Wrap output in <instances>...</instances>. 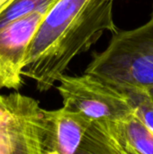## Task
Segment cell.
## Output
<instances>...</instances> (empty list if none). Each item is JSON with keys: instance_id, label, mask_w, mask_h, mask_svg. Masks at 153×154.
Here are the masks:
<instances>
[{"instance_id": "1", "label": "cell", "mask_w": 153, "mask_h": 154, "mask_svg": "<svg viewBox=\"0 0 153 154\" xmlns=\"http://www.w3.org/2000/svg\"><path fill=\"white\" fill-rule=\"evenodd\" d=\"M116 0H57L43 17L26 53L23 75L40 92L50 89L77 56L87 51L114 21Z\"/></svg>"}, {"instance_id": "2", "label": "cell", "mask_w": 153, "mask_h": 154, "mask_svg": "<svg viewBox=\"0 0 153 154\" xmlns=\"http://www.w3.org/2000/svg\"><path fill=\"white\" fill-rule=\"evenodd\" d=\"M85 72L118 86H153V5L147 23L112 34L106 48L93 54Z\"/></svg>"}, {"instance_id": "3", "label": "cell", "mask_w": 153, "mask_h": 154, "mask_svg": "<svg viewBox=\"0 0 153 154\" xmlns=\"http://www.w3.org/2000/svg\"><path fill=\"white\" fill-rule=\"evenodd\" d=\"M48 136L45 109L36 99L0 94V154H48Z\"/></svg>"}, {"instance_id": "4", "label": "cell", "mask_w": 153, "mask_h": 154, "mask_svg": "<svg viewBox=\"0 0 153 154\" xmlns=\"http://www.w3.org/2000/svg\"><path fill=\"white\" fill-rule=\"evenodd\" d=\"M59 82L57 88L63 107L81 113L92 121L118 119L134 112L127 93L97 75L64 74Z\"/></svg>"}, {"instance_id": "5", "label": "cell", "mask_w": 153, "mask_h": 154, "mask_svg": "<svg viewBox=\"0 0 153 154\" xmlns=\"http://www.w3.org/2000/svg\"><path fill=\"white\" fill-rule=\"evenodd\" d=\"M87 154H153V133L134 112L118 119L92 121Z\"/></svg>"}, {"instance_id": "6", "label": "cell", "mask_w": 153, "mask_h": 154, "mask_svg": "<svg viewBox=\"0 0 153 154\" xmlns=\"http://www.w3.org/2000/svg\"><path fill=\"white\" fill-rule=\"evenodd\" d=\"M51 6L32 12L0 28V90L17 91L23 86V68L29 45Z\"/></svg>"}, {"instance_id": "7", "label": "cell", "mask_w": 153, "mask_h": 154, "mask_svg": "<svg viewBox=\"0 0 153 154\" xmlns=\"http://www.w3.org/2000/svg\"><path fill=\"white\" fill-rule=\"evenodd\" d=\"M49 125L48 154H87V139L92 120L63 106L45 110Z\"/></svg>"}, {"instance_id": "8", "label": "cell", "mask_w": 153, "mask_h": 154, "mask_svg": "<svg viewBox=\"0 0 153 154\" xmlns=\"http://www.w3.org/2000/svg\"><path fill=\"white\" fill-rule=\"evenodd\" d=\"M118 87L122 88L127 93L133 106L134 113L150 129V131L153 133V101L147 89L129 86Z\"/></svg>"}, {"instance_id": "9", "label": "cell", "mask_w": 153, "mask_h": 154, "mask_svg": "<svg viewBox=\"0 0 153 154\" xmlns=\"http://www.w3.org/2000/svg\"><path fill=\"white\" fill-rule=\"evenodd\" d=\"M57 0H14L0 14V28L14 19L36 10L51 6Z\"/></svg>"}, {"instance_id": "10", "label": "cell", "mask_w": 153, "mask_h": 154, "mask_svg": "<svg viewBox=\"0 0 153 154\" xmlns=\"http://www.w3.org/2000/svg\"><path fill=\"white\" fill-rule=\"evenodd\" d=\"M14 0H0V14L5 10V8L7 7L8 5H10Z\"/></svg>"}, {"instance_id": "11", "label": "cell", "mask_w": 153, "mask_h": 154, "mask_svg": "<svg viewBox=\"0 0 153 154\" xmlns=\"http://www.w3.org/2000/svg\"><path fill=\"white\" fill-rule=\"evenodd\" d=\"M146 89L149 92V94H150V96H151V99H152L153 101V86H151L149 88H146Z\"/></svg>"}]
</instances>
